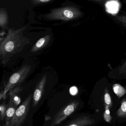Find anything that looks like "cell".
I'll return each instance as SVG.
<instances>
[{"label": "cell", "mask_w": 126, "mask_h": 126, "mask_svg": "<svg viewBox=\"0 0 126 126\" xmlns=\"http://www.w3.org/2000/svg\"><path fill=\"white\" fill-rule=\"evenodd\" d=\"M26 27L17 30L10 29L5 39L0 44V56L5 64L14 55L22 50L25 46L31 44L29 39L23 35Z\"/></svg>", "instance_id": "obj_1"}, {"label": "cell", "mask_w": 126, "mask_h": 126, "mask_svg": "<svg viewBox=\"0 0 126 126\" xmlns=\"http://www.w3.org/2000/svg\"><path fill=\"white\" fill-rule=\"evenodd\" d=\"M82 15V12L78 8L70 6L53 9L46 17L50 20L68 21L79 18Z\"/></svg>", "instance_id": "obj_2"}, {"label": "cell", "mask_w": 126, "mask_h": 126, "mask_svg": "<svg viewBox=\"0 0 126 126\" xmlns=\"http://www.w3.org/2000/svg\"><path fill=\"white\" fill-rule=\"evenodd\" d=\"M31 68L30 65H25L11 76L3 91L5 96L8 91L18 85H21L29 75Z\"/></svg>", "instance_id": "obj_3"}, {"label": "cell", "mask_w": 126, "mask_h": 126, "mask_svg": "<svg viewBox=\"0 0 126 126\" xmlns=\"http://www.w3.org/2000/svg\"><path fill=\"white\" fill-rule=\"evenodd\" d=\"M32 98L33 94H31L18 107L9 125L20 126L23 124L29 112Z\"/></svg>", "instance_id": "obj_4"}, {"label": "cell", "mask_w": 126, "mask_h": 126, "mask_svg": "<svg viewBox=\"0 0 126 126\" xmlns=\"http://www.w3.org/2000/svg\"><path fill=\"white\" fill-rule=\"evenodd\" d=\"M79 101L70 100L54 116L51 124L52 126L59 124L73 114L79 105Z\"/></svg>", "instance_id": "obj_5"}, {"label": "cell", "mask_w": 126, "mask_h": 126, "mask_svg": "<svg viewBox=\"0 0 126 126\" xmlns=\"http://www.w3.org/2000/svg\"><path fill=\"white\" fill-rule=\"evenodd\" d=\"M47 82V76L45 75L38 82L33 95V106L36 107L42 98L45 92V88Z\"/></svg>", "instance_id": "obj_6"}, {"label": "cell", "mask_w": 126, "mask_h": 126, "mask_svg": "<svg viewBox=\"0 0 126 126\" xmlns=\"http://www.w3.org/2000/svg\"><path fill=\"white\" fill-rule=\"evenodd\" d=\"M23 90L21 85H18L9 91V101L8 103L18 107L21 102L20 94Z\"/></svg>", "instance_id": "obj_7"}, {"label": "cell", "mask_w": 126, "mask_h": 126, "mask_svg": "<svg viewBox=\"0 0 126 126\" xmlns=\"http://www.w3.org/2000/svg\"><path fill=\"white\" fill-rule=\"evenodd\" d=\"M94 121L87 116H82L71 121L64 126H88L91 125Z\"/></svg>", "instance_id": "obj_8"}, {"label": "cell", "mask_w": 126, "mask_h": 126, "mask_svg": "<svg viewBox=\"0 0 126 126\" xmlns=\"http://www.w3.org/2000/svg\"><path fill=\"white\" fill-rule=\"evenodd\" d=\"M109 75L114 77L126 78V59L116 67L112 68Z\"/></svg>", "instance_id": "obj_9"}, {"label": "cell", "mask_w": 126, "mask_h": 126, "mask_svg": "<svg viewBox=\"0 0 126 126\" xmlns=\"http://www.w3.org/2000/svg\"><path fill=\"white\" fill-rule=\"evenodd\" d=\"M50 39V35H46L40 38L32 47L31 51L32 53H35L42 49L49 44Z\"/></svg>", "instance_id": "obj_10"}, {"label": "cell", "mask_w": 126, "mask_h": 126, "mask_svg": "<svg viewBox=\"0 0 126 126\" xmlns=\"http://www.w3.org/2000/svg\"><path fill=\"white\" fill-rule=\"evenodd\" d=\"M17 107L8 103L7 105V110L6 114L5 124L8 125L12 118L14 115Z\"/></svg>", "instance_id": "obj_11"}, {"label": "cell", "mask_w": 126, "mask_h": 126, "mask_svg": "<svg viewBox=\"0 0 126 126\" xmlns=\"http://www.w3.org/2000/svg\"><path fill=\"white\" fill-rule=\"evenodd\" d=\"M9 18L7 11L5 9L0 8V26L5 28L8 24Z\"/></svg>", "instance_id": "obj_12"}, {"label": "cell", "mask_w": 126, "mask_h": 126, "mask_svg": "<svg viewBox=\"0 0 126 126\" xmlns=\"http://www.w3.org/2000/svg\"><path fill=\"white\" fill-rule=\"evenodd\" d=\"M114 20L126 31V15L119 14L113 17Z\"/></svg>", "instance_id": "obj_13"}, {"label": "cell", "mask_w": 126, "mask_h": 126, "mask_svg": "<svg viewBox=\"0 0 126 126\" xmlns=\"http://www.w3.org/2000/svg\"><path fill=\"white\" fill-rule=\"evenodd\" d=\"M113 89L114 93L119 98L122 97L126 93V90L124 87L119 84H116L113 85Z\"/></svg>", "instance_id": "obj_14"}, {"label": "cell", "mask_w": 126, "mask_h": 126, "mask_svg": "<svg viewBox=\"0 0 126 126\" xmlns=\"http://www.w3.org/2000/svg\"><path fill=\"white\" fill-rule=\"evenodd\" d=\"M116 115L119 118H126V99L122 101L121 107L117 110Z\"/></svg>", "instance_id": "obj_15"}, {"label": "cell", "mask_w": 126, "mask_h": 126, "mask_svg": "<svg viewBox=\"0 0 126 126\" xmlns=\"http://www.w3.org/2000/svg\"><path fill=\"white\" fill-rule=\"evenodd\" d=\"M7 110V105L5 103H2L0 105V118L2 121H3L5 118Z\"/></svg>", "instance_id": "obj_16"}, {"label": "cell", "mask_w": 126, "mask_h": 126, "mask_svg": "<svg viewBox=\"0 0 126 126\" xmlns=\"http://www.w3.org/2000/svg\"><path fill=\"white\" fill-rule=\"evenodd\" d=\"M110 107L108 105H105V111L104 113V118L105 120L108 122H110L112 119V117L110 113Z\"/></svg>", "instance_id": "obj_17"}, {"label": "cell", "mask_w": 126, "mask_h": 126, "mask_svg": "<svg viewBox=\"0 0 126 126\" xmlns=\"http://www.w3.org/2000/svg\"><path fill=\"white\" fill-rule=\"evenodd\" d=\"M107 91L104 94L105 105H108L110 108L112 105V100L110 94L107 92Z\"/></svg>", "instance_id": "obj_18"}, {"label": "cell", "mask_w": 126, "mask_h": 126, "mask_svg": "<svg viewBox=\"0 0 126 126\" xmlns=\"http://www.w3.org/2000/svg\"><path fill=\"white\" fill-rule=\"evenodd\" d=\"M51 1V0H32V2L34 5L41 4V3H47Z\"/></svg>", "instance_id": "obj_19"}, {"label": "cell", "mask_w": 126, "mask_h": 126, "mask_svg": "<svg viewBox=\"0 0 126 126\" xmlns=\"http://www.w3.org/2000/svg\"><path fill=\"white\" fill-rule=\"evenodd\" d=\"M70 92L71 94H73V95H75L77 93V92H78V90H77L76 87H72L70 89Z\"/></svg>", "instance_id": "obj_20"}, {"label": "cell", "mask_w": 126, "mask_h": 126, "mask_svg": "<svg viewBox=\"0 0 126 126\" xmlns=\"http://www.w3.org/2000/svg\"><path fill=\"white\" fill-rule=\"evenodd\" d=\"M4 126H10V125H7L5 124V125H4Z\"/></svg>", "instance_id": "obj_21"}]
</instances>
